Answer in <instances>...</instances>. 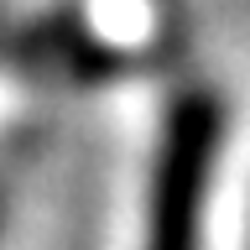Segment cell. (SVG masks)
Returning a JSON list of instances; mask_svg holds the SVG:
<instances>
[{"label": "cell", "instance_id": "cell-1", "mask_svg": "<svg viewBox=\"0 0 250 250\" xmlns=\"http://www.w3.org/2000/svg\"><path fill=\"white\" fill-rule=\"evenodd\" d=\"M214 151H219V104L208 94H183L162 125L146 250H198L203 203L214 183Z\"/></svg>", "mask_w": 250, "mask_h": 250}]
</instances>
